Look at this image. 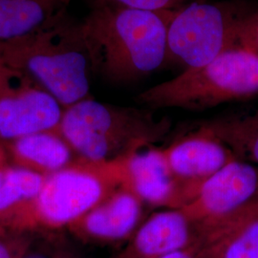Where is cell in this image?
<instances>
[{"instance_id":"cell-1","label":"cell","mask_w":258,"mask_h":258,"mask_svg":"<svg viewBox=\"0 0 258 258\" xmlns=\"http://www.w3.org/2000/svg\"><path fill=\"white\" fill-rule=\"evenodd\" d=\"M177 10H90L81 22L93 72L127 83L155 71L166 59L167 30Z\"/></svg>"},{"instance_id":"cell-2","label":"cell","mask_w":258,"mask_h":258,"mask_svg":"<svg viewBox=\"0 0 258 258\" xmlns=\"http://www.w3.org/2000/svg\"><path fill=\"white\" fill-rule=\"evenodd\" d=\"M0 61L28 76L64 108L89 98L91 59L82 22L68 12L25 37L0 41Z\"/></svg>"},{"instance_id":"cell-3","label":"cell","mask_w":258,"mask_h":258,"mask_svg":"<svg viewBox=\"0 0 258 258\" xmlns=\"http://www.w3.org/2000/svg\"><path fill=\"white\" fill-rule=\"evenodd\" d=\"M171 127L151 111L87 98L64 108L58 131L78 158L112 163L162 141Z\"/></svg>"},{"instance_id":"cell-4","label":"cell","mask_w":258,"mask_h":258,"mask_svg":"<svg viewBox=\"0 0 258 258\" xmlns=\"http://www.w3.org/2000/svg\"><path fill=\"white\" fill-rule=\"evenodd\" d=\"M258 97V54L235 48L209 63L185 69L175 78L141 93L150 108L205 110L226 102Z\"/></svg>"},{"instance_id":"cell-5","label":"cell","mask_w":258,"mask_h":258,"mask_svg":"<svg viewBox=\"0 0 258 258\" xmlns=\"http://www.w3.org/2000/svg\"><path fill=\"white\" fill-rule=\"evenodd\" d=\"M256 10L244 0L192 2L179 8L167 30L166 60L196 68L241 48L245 24Z\"/></svg>"},{"instance_id":"cell-6","label":"cell","mask_w":258,"mask_h":258,"mask_svg":"<svg viewBox=\"0 0 258 258\" xmlns=\"http://www.w3.org/2000/svg\"><path fill=\"white\" fill-rule=\"evenodd\" d=\"M120 186H123L120 160L94 163L78 158L47 176L37 199V231H66Z\"/></svg>"},{"instance_id":"cell-7","label":"cell","mask_w":258,"mask_h":258,"mask_svg":"<svg viewBox=\"0 0 258 258\" xmlns=\"http://www.w3.org/2000/svg\"><path fill=\"white\" fill-rule=\"evenodd\" d=\"M202 231L258 211V165L234 159L204 183L195 198L182 209Z\"/></svg>"},{"instance_id":"cell-8","label":"cell","mask_w":258,"mask_h":258,"mask_svg":"<svg viewBox=\"0 0 258 258\" xmlns=\"http://www.w3.org/2000/svg\"><path fill=\"white\" fill-rule=\"evenodd\" d=\"M63 112L50 93L0 61V142L58 129Z\"/></svg>"},{"instance_id":"cell-9","label":"cell","mask_w":258,"mask_h":258,"mask_svg":"<svg viewBox=\"0 0 258 258\" xmlns=\"http://www.w3.org/2000/svg\"><path fill=\"white\" fill-rule=\"evenodd\" d=\"M144 202L125 186H120L92 210L70 224L66 231L83 243L114 244L129 241L143 215Z\"/></svg>"},{"instance_id":"cell-10","label":"cell","mask_w":258,"mask_h":258,"mask_svg":"<svg viewBox=\"0 0 258 258\" xmlns=\"http://www.w3.org/2000/svg\"><path fill=\"white\" fill-rule=\"evenodd\" d=\"M163 152L170 170L188 195L189 203L207 180L236 159L224 143L201 126Z\"/></svg>"},{"instance_id":"cell-11","label":"cell","mask_w":258,"mask_h":258,"mask_svg":"<svg viewBox=\"0 0 258 258\" xmlns=\"http://www.w3.org/2000/svg\"><path fill=\"white\" fill-rule=\"evenodd\" d=\"M123 186L144 203L183 209L189 203L184 186L170 170L163 149H141L120 160Z\"/></svg>"},{"instance_id":"cell-12","label":"cell","mask_w":258,"mask_h":258,"mask_svg":"<svg viewBox=\"0 0 258 258\" xmlns=\"http://www.w3.org/2000/svg\"><path fill=\"white\" fill-rule=\"evenodd\" d=\"M203 242L200 226L182 209H167L141 224L118 258H161Z\"/></svg>"},{"instance_id":"cell-13","label":"cell","mask_w":258,"mask_h":258,"mask_svg":"<svg viewBox=\"0 0 258 258\" xmlns=\"http://www.w3.org/2000/svg\"><path fill=\"white\" fill-rule=\"evenodd\" d=\"M45 179L10 165L0 186V229L37 231V199Z\"/></svg>"},{"instance_id":"cell-14","label":"cell","mask_w":258,"mask_h":258,"mask_svg":"<svg viewBox=\"0 0 258 258\" xmlns=\"http://www.w3.org/2000/svg\"><path fill=\"white\" fill-rule=\"evenodd\" d=\"M10 165L49 176L78 159L58 129L0 142Z\"/></svg>"},{"instance_id":"cell-15","label":"cell","mask_w":258,"mask_h":258,"mask_svg":"<svg viewBox=\"0 0 258 258\" xmlns=\"http://www.w3.org/2000/svg\"><path fill=\"white\" fill-rule=\"evenodd\" d=\"M71 0H0V41L25 37L62 17Z\"/></svg>"},{"instance_id":"cell-16","label":"cell","mask_w":258,"mask_h":258,"mask_svg":"<svg viewBox=\"0 0 258 258\" xmlns=\"http://www.w3.org/2000/svg\"><path fill=\"white\" fill-rule=\"evenodd\" d=\"M204 247L214 258H258V211L207 231Z\"/></svg>"},{"instance_id":"cell-17","label":"cell","mask_w":258,"mask_h":258,"mask_svg":"<svg viewBox=\"0 0 258 258\" xmlns=\"http://www.w3.org/2000/svg\"><path fill=\"white\" fill-rule=\"evenodd\" d=\"M200 126L219 139L237 159L258 165V109L218 117Z\"/></svg>"},{"instance_id":"cell-18","label":"cell","mask_w":258,"mask_h":258,"mask_svg":"<svg viewBox=\"0 0 258 258\" xmlns=\"http://www.w3.org/2000/svg\"><path fill=\"white\" fill-rule=\"evenodd\" d=\"M23 258H85L67 231L35 232Z\"/></svg>"},{"instance_id":"cell-19","label":"cell","mask_w":258,"mask_h":258,"mask_svg":"<svg viewBox=\"0 0 258 258\" xmlns=\"http://www.w3.org/2000/svg\"><path fill=\"white\" fill-rule=\"evenodd\" d=\"M90 9L115 7L143 11H166L183 7L188 0H83Z\"/></svg>"},{"instance_id":"cell-20","label":"cell","mask_w":258,"mask_h":258,"mask_svg":"<svg viewBox=\"0 0 258 258\" xmlns=\"http://www.w3.org/2000/svg\"><path fill=\"white\" fill-rule=\"evenodd\" d=\"M35 232L0 229V258H23Z\"/></svg>"},{"instance_id":"cell-21","label":"cell","mask_w":258,"mask_h":258,"mask_svg":"<svg viewBox=\"0 0 258 258\" xmlns=\"http://www.w3.org/2000/svg\"><path fill=\"white\" fill-rule=\"evenodd\" d=\"M240 45L241 48L258 54V9L247 20L242 32Z\"/></svg>"},{"instance_id":"cell-22","label":"cell","mask_w":258,"mask_h":258,"mask_svg":"<svg viewBox=\"0 0 258 258\" xmlns=\"http://www.w3.org/2000/svg\"><path fill=\"white\" fill-rule=\"evenodd\" d=\"M204 248L203 242L191 245L187 248L179 249L161 258H198Z\"/></svg>"},{"instance_id":"cell-23","label":"cell","mask_w":258,"mask_h":258,"mask_svg":"<svg viewBox=\"0 0 258 258\" xmlns=\"http://www.w3.org/2000/svg\"><path fill=\"white\" fill-rule=\"evenodd\" d=\"M9 166L10 164L7 156H6L5 150H4L3 146L0 143V186H1V184H2L3 179H4V176H5V173H6Z\"/></svg>"},{"instance_id":"cell-24","label":"cell","mask_w":258,"mask_h":258,"mask_svg":"<svg viewBox=\"0 0 258 258\" xmlns=\"http://www.w3.org/2000/svg\"><path fill=\"white\" fill-rule=\"evenodd\" d=\"M198 258H214L212 256V254L207 250V249H205V247H204L203 249H202V252L200 253V255H199V257Z\"/></svg>"},{"instance_id":"cell-25","label":"cell","mask_w":258,"mask_h":258,"mask_svg":"<svg viewBox=\"0 0 258 258\" xmlns=\"http://www.w3.org/2000/svg\"><path fill=\"white\" fill-rule=\"evenodd\" d=\"M113 258H118V257H117V256H115V257H113Z\"/></svg>"}]
</instances>
